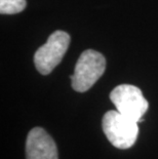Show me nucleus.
Here are the masks:
<instances>
[{"instance_id":"f257e3e1","label":"nucleus","mask_w":158,"mask_h":159,"mask_svg":"<svg viewBox=\"0 0 158 159\" xmlns=\"http://www.w3.org/2000/svg\"><path fill=\"white\" fill-rule=\"evenodd\" d=\"M103 130L114 147L129 149L136 143L139 126L132 118L124 116L118 111H108L103 117Z\"/></svg>"},{"instance_id":"f03ea898","label":"nucleus","mask_w":158,"mask_h":159,"mask_svg":"<svg viewBox=\"0 0 158 159\" xmlns=\"http://www.w3.org/2000/svg\"><path fill=\"white\" fill-rule=\"evenodd\" d=\"M106 68V60L97 50L87 49L81 53L71 76L72 87L78 93L88 90L103 75Z\"/></svg>"},{"instance_id":"7ed1b4c3","label":"nucleus","mask_w":158,"mask_h":159,"mask_svg":"<svg viewBox=\"0 0 158 159\" xmlns=\"http://www.w3.org/2000/svg\"><path fill=\"white\" fill-rule=\"evenodd\" d=\"M70 44V35L65 31L53 32L45 44L40 46L34 56L36 69L42 75H47L61 63Z\"/></svg>"},{"instance_id":"20e7f679","label":"nucleus","mask_w":158,"mask_h":159,"mask_svg":"<svg viewBox=\"0 0 158 159\" xmlns=\"http://www.w3.org/2000/svg\"><path fill=\"white\" fill-rule=\"evenodd\" d=\"M110 99L119 113L132 118L137 122L143 120V115L149 107L141 89L132 84H121L116 86L111 91Z\"/></svg>"},{"instance_id":"39448f33","label":"nucleus","mask_w":158,"mask_h":159,"mask_svg":"<svg viewBox=\"0 0 158 159\" xmlns=\"http://www.w3.org/2000/svg\"><path fill=\"white\" fill-rule=\"evenodd\" d=\"M27 159H59L53 139L41 127L30 130L26 142Z\"/></svg>"},{"instance_id":"423d86ee","label":"nucleus","mask_w":158,"mask_h":159,"mask_svg":"<svg viewBox=\"0 0 158 159\" xmlns=\"http://www.w3.org/2000/svg\"><path fill=\"white\" fill-rule=\"evenodd\" d=\"M26 0H0V12L2 15H15L26 7Z\"/></svg>"}]
</instances>
